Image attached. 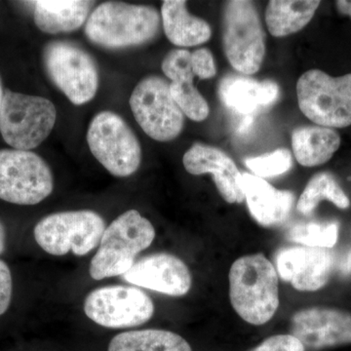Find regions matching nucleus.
<instances>
[{
    "label": "nucleus",
    "instance_id": "nucleus-18",
    "mask_svg": "<svg viewBox=\"0 0 351 351\" xmlns=\"http://www.w3.org/2000/svg\"><path fill=\"white\" fill-rule=\"evenodd\" d=\"M218 93L228 110L251 117L258 108L267 107L278 99L279 86L272 80L260 82L250 76L230 75L219 82Z\"/></svg>",
    "mask_w": 351,
    "mask_h": 351
},
{
    "label": "nucleus",
    "instance_id": "nucleus-15",
    "mask_svg": "<svg viewBox=\"0 0 351 351\" xmlns=\"http://www.w3.org/2000/svg\"><path fill=\"white\" fill-rule=\"evenodd\" d=\"M122 279L127 283L171 297L188 294L193 276L188 265L172 254L156 253L136 261Z\"/></svg>",
    "mask_w": 351,
    "mask_h": 351
},
{
    "label": "nucleus",
    "instance_id": "nucleus-16",
    "mask_svg": "<svg viewBox=\"0 0 351 351\" xmlns=\"http://www.w3.org/2000/svg\"><path fill=\"white\" fill-rule=\"evenodd\" d=\"M182 163L189 174L213 175L217 189L226 202L233 204L245 200L241 173L234 161L218 147L195 144L184 154Z\"/></svg>",
    "mask_w": 351,
    "mask_h": 351
},
{
    "label": "nucleus",
    "instance_id": "nucleus-12",
    "mask_svg": "<svg viewBox=\"0 0 351 351\" xmlns=\"http://www.w3.org/2000/svg\"><path fill=\"white\" fill-rule=\"evenodd\" d=\"M84 313L99 326L124 329L152 319L154 304L147 293L132 286H107L92 291L84 301Z\"/></svg>",
    "mask_w": 351,
    "mask_h": 351
},
{
    "label": "nucleus",
    "instance_id": "nucleus-14",
    "mask_svg": "<svg viewBox=\"0 0 351 351\" xmlns=\"http://www.w3.org/2000/svg\"><path fill=\"white\" fill-rule=\"evenodd\" d=\"M332 265L329 249L293 246L277 252L274 267L278 276L295 290L315 292L329 282Z\"/></svg>",
    "mask_w": 351,
    "mask_h": 351
},
{
    "label": "nucleus",
    "instance_id": "nucleus-34",
    "mask_svg": "<svg viewBox=\"0 0 351 351\" xmlns=\"http://www.w3.org/2000/svg\"><path fill=\"white\" fill-rule=\"evenodd\" d=\"M4 91L2 89L1 82H0V110H1L2 101H3Z\"/></svg>",
    "mask_w": 351,
    "mask_h": 351
},
{
    "label": "nucleus",
    "instance_id": "nucleus-30",
    "mask_svg": "<svg viewBox=\"0 0 351 351\" xmlns=\"http://www.w3.org/2000/svg\"><path fill=\"white\" fill-rule=\"evenodd\" d=\"M191 66L193 75L199 80H210L217 75L213 55L206 48H201L191 53Z\"/></svg>",
    "mask_w": 351,
    "mask_h": 351
},
{
    "label": "nucleus",
    "instance_id": "nucleus-29",
    "mask_svg": "<svg viewBox=\"0 0 351 351\" xmlns=\"http://www.w3.org/2000/svg\"><path fill=\"white\" fill-rule=\"evenodd\" d=\"M249 351H306L299 339L292 335H276L263 341Z\"/></svg>",
    "mask_w": 351,
    "mask_h": 351
},
{
    "label": "nucleus",
    "instance_id": "nucleus-25",
    "mask_svg": "<svg viewBox=\"0 0 351 351\" xmlns=\"http://www.w3.org/2000/svg\"><path fill=\"white\" fill-rule=\"evenodd\" d=\"M338 221H308L293 226L287 232L290 241L302 246L330 249L338 242Z\"/></svg>",
    "mask_w": 351,
    "mask_h": 351
},
{
    "label": "nucleus",
    "instance_id": "nucleus-10",
    "mask_svg": "<svg viewBox=\"0 0 351 351\" xmlns=\"http://www.w3.org/2000/svg\"><path fill=\"white\" fill-rule=\"evenodd\" d=\"M46 71L73 105L93 100L99 88V73L93 58L69 41H53L43 53Z\"/></svg>",
    "mask_w": 351,
    "mask_h": 351
},
{
    "label": "nucleus",
    "instance_id": "nucleus-20",
    "mask_svg": "<svg viewBox=\"0 0 351 351\" xmlns=\"http://www.w3.org/2000/svg\"><path fill=\"white\" fill-rule=\"evenodd\" d=\"M34 19L45 34L75 31L89 18L93 2L84 0H38L34 1Z\"/></svg>",
    "mask_w": 351,
    "mask_h": 351
},
{
    "label": "nucleus",
    "instance_id": "nucleus-21",
    "mask_svg": "<svg viewBox=\"0 0 351 351\" xmlns=\"http://www.w3.org/2000/svg\"><path fill=\"white\" fill-rule=\"evenodd\" d=\"M341 136L323 126H302L292 133V149L298 162L316 167L328 162L341 147Z\"/></svg>",
    "mask_w": 351,
    "mask_h": 351
},
{
    "label": "nucleus",
    "instance_id": "nucleus-17",
    "mask_svg": "<svg viewBox=\"0 0 351 351\" xmlns=\"http://www.w3.org/2000/svg\"><path fill=\"white\" fill-rule=\"evenodd\" d=\"M241 188L251 216L261 226H276L287 219L294 204L293 193L277 189L249 173L242 174Z\"/></svg>",
    "mask_w": 351,
    "mask_h": 351
},
{
    "label": "nucleus",
    "instance_id": "nucleus-23",
    "mask_svg": "<svg viewBox=\"0 0 351 351\" xmlns=\"http://www.w3.org/2000/svg\"><path fill=\"white\" fill-rule=\"evenodd\" d=\"M108 351H193L186 339L167 330L145 329L120 332Z\"/></svg>",
    "mask_w": 351,
    "mask_h": 351
},
{
    "label": "nucleus",
    "instance_id": "nucleus-32",
    "mask_svg": "<svg viewBox=\"0 0 351 351\" xmlns=\"http://www.w3.org/2000/svg\"><path fill=\"white\" fill-rule=\"evenodd\" d=\"M336 8L341 15L351 18V0H338L336 1Z\"/></svg>",
    "mask_w": 351,
    "mask_h": 351
},
{
    "label": "nucleus",
    "instance_id": "nucleus-26",
    "mask_svg": "<svg viewBox=\"0 0 351 351\" xmlns=\"http://www.w3.org/2000/svg\"><path fill=\"white\" fill-rule=\"evenodd\" d=\"M170 91L182 114L196 122L207 119L209 105L193 82H170Z\"/></svg>",
    "mask_w": 351,
    "mask_h": 351
},
{
    "label": "nucleus",
    "instance_id": "nucleus-6",
    "mask_svg": "<svg viewBox=\"0 0 351 351\" xmlns=\"http://www.w3.org/2000/svg\"><path fill=\"white\" fill-rule=\"evenodd\" d=\"M106 221L92 210L59 212L44 217L34 226L36 243L52 256H86L100 244Z\"/></svg>",
    "mask_w": 351,
    "mask_h": 351
},
{
    "label": "nucleus",
    "instance_id": "nucleus-19",
    "mask_svg": "<svg viewBox=\"0 0 351 351\" xmlns=\"http://www.w3.org/2000/svg\"><path fill=\"white\" fill-rule=\"evenodd\" d=\"M164 32L171 43L193 47L207 43L212 36L211 25L189 12L186 2L165 0L161 6Z\"/></svg>",
    "mask_w": 351,
    "mask_h": 351
},
{
    "label": "nucleus",
    "instance_id": "nucleus-11",
    "mask_svg": "<svg viewBox=\"0 0 351 351\" xmlns=\"http://www.w3.org/2000/svg\"><path fill=\"white\" fill-rule=\"evenodd\" d=\"M130 107L138 125L154 140L170 142L182 133L184 114L171 95L170 83L160 76H147L138 83Z\"/></svg>",
    "mask_w": 351,
    "mask_h": 351
},
{
    "label": "nucleus",
    "instance_id": "nucleus-24",
    "mask_svg": "<svg viewBox=\"0 0 351 351\" xmlns=\"http://www.w3.org/2000/svg\"><path fill=\"white\" fill-rule=\"evenodd\" d=\"M323 200L330 201L339 209L346 210L350 206V198L329 172L317 173L309 180L298 200V212L308 216Z\"/></svg>",
    "mask_w": 351,
    "mask_h": 351
},
{
    "label": "nucleus",
    "instance_id": "nucleus-9",
    "mask_svg": "<svg viewBox=\"0 0 351 351\" xmlns=\"http://www.w3.org/2000/svg\"><path fill=\"white\" fill-rule=\"evenodd\" d=\"M54 189L53 174L43 158L31 151L0 149V199L31 206Z\"/></svg>",
    "mask_w": 351,
    "mask_h": 351
},
{
    "label": "nucleus",
    "instance_id": "nucleus-3",
    "mask_svg": "<svg viewBox=\"0 0 351 351\" xmlns=\"http://www.w3.org/2000/svg\"><path fill=\"white\" fill-rule=\"evenodd\" d=\"M154 239V226L137 210L120 215L106 228L90 263V276L94 280H103L124 276L136 263L138 254L149 248Z\"/></svg>",
    "mask_w": 351,
    "mask_h": 351
},
{
    "label": "nucleus",
    "instance_id": "nucleus-1",
    "mask_svg": "<svg viewBox=\"0 0 351 351\" xmlns=\"http://www.w3.org/2000/svg\"><path fill=\"white\" fill-rule=\"evenodd\" d=\"M230 304L249 324L261 326L272 319L279 307V276L263 254L243 256L228 274Z\"/></svg>",
    "mask_w": 351,
    "mask_h": 351
},
{
    "label": "nucleus",
    "instance_id": "nucleus-2",
    "mask_svg": "<svg viewBox=\"0 0 351 351\" xmlns=\"http://www.w3.org/2000/svg\"><path fill=\"white\" fill-rule=\"evenodd\" d=\"M160 22V14L154 6L105 2L90 14L85 34L89 40L101 47H134L154 40Z\"/></svg>",
    "mask_w": 351,
    "mask_h": 351
},
{
    "label": "nucleus",
    "instance_id": "nucleus-28",
    "mask_svg": "<svg viewBox=\"0 0 351 351\" xmlns=\"http://www.w3.org/2000/svg\"><path fill=\"white\" fill-rule=\"evenodd\" d=\"M161 69L171 82H193L191 52L184 48L171 50L162 61Z\"/></svg>",
    "mask_w": 351,
    "mask_h": 351
},
{
    "label": "nucleus",
    "instance_id": "nucleus-8",
    "mask_svg": "<svg viewBox=\"0 0 351 351\" xmlns=\"http://www.w3.org/2000/svg\"><path fill=\"white\" fill-rule=\"evenodd\" d=\"M86 138L95 158L114 177H129L140 167V142L125 120L117 113L101 112L95 115Z\"/></svg>",
    "mask_w": 351,
    "mask_h": 351
},
{
    "label": "nucleus",
    "instance_id": "nucleus-4",
    "mask_svg": "<svg viewBox=\"0 0 351 351\" xmlns=\"http://www.w3.org/2000/svg\"><path fill=\"white\" fill-rule=\"evenodd\" d=\"M56 119V108L48 99L4 91L0 133L13 149L32 151L38 147L50 135Z\"/></svg>",
    "mask_w": 351,
    "mask_h": 351
},
{
    "label": "nucleus",
    "instance_id": "nucleus-13",
    "mask_svg": "<svg viewBox=\"0 0 351 351\" xmlns=\"http://www.w3.org/2000/svg\"><path fill=\"white\" fill-rule=\"evenodd\" d=\"M290 335L306 350L351 345V313L332 307L313 306L293 314Z\"/></svg>",
    "mask_w": 351,
    "mask_h": 351
},
{
    "label": "nucleus",
    "instance_id": "nucleus-22",
    "mask_svg": "<svg viewBox=\"0 0 351 351\" xmlns=\"http://www.w3.org/2000/svg\"><path fill=\"white\" fill-rule=\"evenodd\" d=\"M318 0H271L265 9V23L271 36L285 38L302 31L320 6Z\"/></svg>",
    "mask_w": 351,
    "mask_h": 351
},
{
    "label": "nucleus",
    "instance_id": "nucleus-33",
    "mask_svg": "<svg viewBox=\"0 0 351 351\" xmlns=\"http://www.w3.org/2000/svg\"><path fill=\"white\" fill-rule=\"evenodd\" d=\"M6 248V230L3 223L0 221V255L5 251Z\"/></svg>",
    "mask_w": 351,
    "mask_h": 351
},
{
    "label": "nucleus",
    "instance_id": "nucleus-31",
    "mask_svg": "<svg viewBox=\"0 0 351 351\" xmlns=\"http://www.w3.org/2000/svg\"><path fill=\"white\" fill-rule=\"evenodd\" d=\"M13 278L8 265L0 258V316L8 311L12 301Z\"/></svg>",
    "mask_w": 351,
    "mask_h": 351
},
{
    "label": "nucleus",
    "instance_id": "nucleus-27",
    "mask_svg": "<svg viewBox=\"0 0 351 351\" xmlns=\"http://www.w3.org/2000/svg\"><path fill=\"white\" fill-rule=\"evenodd\" d=\"M245 165L258 178L277 177L292 167V154L287 149H278L270 154L245 159Z\"/></svg>",
    "mask_w": 351,
    "mask_h": 351
},
{
    "label": "nucleus",
    "instance_id": "nucleus-5",
    "mask_svg": "<svg viewBox=\"0 0 351 351\" xmlns=\"http://www.w3.org/2000/svg\"><path fill=\"white\" fill-rule=\"evenodd\" d=\"M300 110L316 125L346 128L351 125V73L332 77L311 69L297 82Z\"/></svg>",
    "mask_w": 351,
    "mask_h": 351
},
{
    "label": "nucleus",
    "instance_id": "nucleus-7",
    "mask_svg": "<svg viewBox=\"0 0 351 351\" xmlns=\"http://www.w3.org/2000/svg\"><path fill=\"white\" fill-rule=\"evenodd\" d=\"M223 48L228 63L239 73L248 76L260 71L265 55V34L253 2H226Z\"/></svg>",
    "mask_w": 351,
    "mask_h": 351
}]
</instances>
